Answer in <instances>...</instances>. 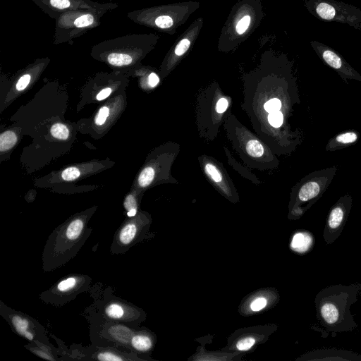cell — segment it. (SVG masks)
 <instances>
[{
    "mask_svg": "<svg viewBox=\"0 0 361 361\" xmlns=\"http://www.w3.org/2000/svg\"><path fill=\"white\" fill-rule=\"evenodd\" d=\"M337 166H332L314 171L305 176L295 192V202L291 215L300 218L323 195L332 182Z\"/></svg>",
    "mask_w": 361,
    "mask_h": 361,
    "instance_id": "9",
    "label": "cell"
},
{
    "mask_svg": "<svg viewBox=\"0 0 361 361\" xmlns=\"http://www.w3.org/2000/svg\"><path fill=\"white\" fill-rule=\"evenodd\" d=\"M206 173L216 183H220L222 180V175L219 170L212 164L207 163L205 165Z\"/></svg>",
    "mask_w": 361,
    "mask_h": 361,
    "instance_id": "30",
    "label": "cell"
},
{
    "mask_svg": "<svg viewBox=\"0 0 361 361\" xmlns=\"http://www.w3.org/2000/svg\"><path fill=\"white\" fill-rule=\"evenodd\" d=\"M281 102L280 99L277 98L271 99L267 101L264 105V108L266 111L270 113L275 111H279L281 108Z\"/></svg>",
    "mask_w": 361,
    "mask_h": 361,
    "instance_id": "33",
    "label": "cell"
},
{
    "mask_svg": "<svg viewBox=\"0 0 361 361\" xmlns=\"http://www.w3.org/2000/svg\"><path fill=\"white\" fill-rule=\"evenodd\" d=\"M159 82V76L154 72L148 75V83L151 87H155Z\"/></svg>",
    "mask_w": 361,
    "mask_h": 361,
    "instance_id": "38",
    "label": "cell"
},
{
    "mask_svg": "<svg viewBox=\"0 0 361 361\" xmlns=\"http://www.w3.org/2000/svg\"><path fill=\"white\" fill-rule=\"evenodd\" d=\"M358 286H359V288H360V295H361V283H357Z\"/></svg>",
    "mask_w": 361,
    "mask_h": 361,
    "instance_id": "40",
    "label": "cell"
},
{
    "mask_svg": "<svg viewBox=\"0 0 361 361\" xmlns=\"http://www.w3.org/2000/svg\"><path fill=\"white\" fill-rule=\"evenodd\" d=\"M353 204L350 194H345L338 198L331 207L326 219L323 238L326 245H330L342 233Z\"/></svg>",
    "mask_w": 361,
    "mask_h": 361,
    "instance_id": "16",
    "label": "cell"
},
{
    "mask_svg": "<svg viewBox=\"0 0 361 361\" xmlns=\"http://www.w3.org/2000/svg\"><path fill=\"white\" fill-rule=\"evenodd\" d=\"M44 13L56 19L63 13L78 9H106L109 11L118 7L113 2L99 3L92 0H32Z\"/></svg>",
    "mask_w": 361,
    "mask_h": 361,
    "instance_id": "17",
    "label": "cell"
},
{
    "mask_svg": "<svg viewBox=\"0 0 361 361\" xmlns=\"http://www.w3.org/2000/svg\"><path fill=\"white\" fill-rule=\"evenodd\" d=\"M264 16L261 0H239L231 8L221 28L219 51L228 52L237 49L259 27Z\"/></svg>",
    "mask_w": 361,
    "mask_h": 361,
    "instance_id": "4",
    "label": "cell"
},
{
    "mask_svg": "<svg viewBox=\"0 0 361 361\" xmlns=\"http://www.w3.org/2000/svg\"><path fill=\"white\" fill-rule=\"evenodd\" d=\"M203 23V18L199 17L177 38L166 56V67H172L190 51L200 35Z\"/></svg>",
    "mask_w": 361,
    "mask_h": 361,
    "instance_id": "18",
    "label": "cell"
},
{
    "mask_svg": "<svg viewBox=\"0 0 361 361\" xmlns=\"http://www.w3.org/2000/svg\"><path fill=\"white\" fill-rule=\"evenodd\" d=\"M17 142V136L13 131L4 132L0 136V150L1 152L11 149Z\"/></svg>",
    "mask_w": 361,
    "mask_h": 361,
    "instance_id": "24",
    "label": "cell"
},
{
    "mask_svg": "<svg viewBox=\"0 0 361 361\" xmlns=\"http://www.w3.org/2000/svg\"><path fill=\"white\" fill-rule=\"evenodd\" d=\"M360 288L357 283L348 286L337 284L324 288L316 295V317L319 331L328 336L352 331L357 327L350 307L357 300Z\"/></svg>",
    "mask_w": 361,
    "mask_h": 361,
    "instance_id": "2",
    "label": "cell"
},
{
    "mask_svg": "<svg viewBox=\"0 0 361 361\" xmlns=\"http://www.w3.org/2000/svg\"><path fill=\"white\" fill-rule=\"evenodd\" d=\"M200 6L198 1H181L129 11L127 17L136 24L172 35Z\"/></svg>",
    "mask_w": 361,
    "mask_h": 361,
    "instance_id": "5",
    "label": "cell"
},
{
    "mask_svg": "<svg viewBox=\"0 0 361 361\" xmlns=\"http://www.w3.org/2000/svg\"><path fill=\"white\" fill-rule=\"evenodd\" d=\"M93 213L88 209L75 214L52 231L42 254L44 272L63 267L77 255L92 233L88 222Z\"/></svg>",
    "mask_w": 361,
    "mask_h": 361,
    "instance_id": "1",
    "label": "cell"
},
{
    "mask_svg": "<svg viewBox=\"0 0 361 361\" xmlns=\"http://www.w3.org/2000/svg\"><path fill=\"white\" fill-rule=\"evenodd\" d=\"M360 59H361V57H360Z\"/></svg>",
    "mask_w": 361,
    "mask_h": 361,
    "instance_id": "41",
    "label": "cell"
},
{
    "mask_svg": "<svg viewBox=\"0 0 361 361\" xmlns=\"http://www.w3.org/2000/svg\"><path fill=\"white\" fill-rule=\"evenodd\" d=\"M123 206L128 217L134 216L137 214L138 204L135 195H128L124 200Z\"/></svg>",
    "mask_w": 361,
    "mask_h": 361,
    "instance_id": "26",
    "label": "cell"
},
{
    "mask_svg": "<svg viewBox=\"0 0 361 361\" xmlns=\"http://www.w3.org/2000/svg\"><path fill=\"white\" fill-rule=\"evenodd\" d=\"M84 317L90 324V338L92 344L132 352L130 340L137 329L123 323L105 320L89 306L84 310Z\"/></svg>",
    "mask_w": 361,
    "mask_h": 361,
    "instance_id": "7",
    "label": "cell"
},
{
    "mask_svg": "<svg viewBox=\"0 0 361 361\" xmlns=\"http://www.w3.org/2000/svg\"><path fill=\"white\" fill-rule=\"evenodd\" d=\"M32 75L30 73L23 74L17 81L16 88L18 91L23 90L30 83Z\"/></svg>",
    "mask_w": 361,
    "mask_h": 361,
    "instance_id": "35",
    "label": "cell"
},
{
    "mask_svg": "<svg viewBox=\"0 0 361 361\" xmlns=\"http://www.w3.org/2000/svg\"><path fill=\"white\" fill-rule=\"evenodd\" d=\"M310 46L320 60L334 70L344 82L348 83L351 80L361 82V75L334 49L316 40H312Z\"/></svg>",
    "mask_w": 361,
    "mask_h": 361,
    "instance_id": "15",
    "label": "cell"
},
{
    "mask_svg": "<svg viewBox=\"0 0 361 361\" xmlns=\"http://www.w3.org/2000/svg\"><path fill=\"white\" fill-rule=\"evenodd\" d=\"M307 11L319 20L347 24L361 31V9L338 0H301Z\"/></svg>",
    "mask_w": 361,
    "mask_h": 361,
    "instance_id": "10",
    "label": "cell"
},
{
    "mask_svg": "<svg viewBox=\"0 0 361 361\" xmlns=\"http://www.w3.org/2000/svg\"><path fill=\"white\" fill-rule=\"evenodd\" d=\"M50 132L54 137L59 140H66L69 136L68 128L61 123L54 124L51 128Z\"/></svg>",
    "mask_w": 361,
    "mask_h": 361,
    "instance_id": "28",
    "label": "cell"
},
{
    "mask_svg": "<svg viewBox=\"0 0 361 361\" xmlns=\"http://www.w3.org/2000/svg\"><path fill=\"white\" fill-rule=\"evenodd\" d=\"M267 305L266 298L259 297L255 299L250 304V309L254 312H258L264 309Z\"/></svg>",
    "mask_w": 361,
    "mask_h": 361,
    "instance_id": "36",
    "label": "cell"
},
{
    "mask_svg": "<svg viewBox=\"0 0 361 361\" xmlns=\"http://www.w3.org/2000/svg\"><path fill=\"white\" fill-rule=\"evenodd\" d=\"M148 226L147 218L140 214L126 219L114 233L110 252L112 255H122L138 243Z\"/></svg>",
    "mask_w": 361,
    "mask_h": 361,
    "instance_id": "14",
    "label": "cell"
},
{
    "mask_svg": "<svg viewBox=\"0 0 361 361\" xmlns=\"http://www.w3.org/2000/svg\"><path fill=\"white\" fill-rule=\"evenodd\" d=\"M155 175L154 168L152 166L145 167L138 176V184L141 188L148 186L153 180Z\"/></svg>",
    "mask_w": 361,
    "mask_h": 361,
    "instance_id": "25",
    "label": "cell"
},
{
    "mask_svg": "<svg viewBox=\"0 0 361 361\" xmlns=\"http://www.w3.org/2000/svg\"><path fill=\"white\" fill-rule=\"evenodd\" d=\"M246 151L253 157H260L264 154V147L258 140H251L246 145Z\"/></svg>",
    "mask_w": 361,
    "mask_h": 361,
    "instance_id": "27",
    "label": "cell"
},
{
    "mask_svg": "<svg viewBox=\"0 0 361 361\" xmlns=\"http://www.w3.org/2000/svg\"><path fill=\"white\" fill-rule=\"evenodd\" d=\"M268 121L271 126L279 128L283 123V114L280 110L270 112L268 115Z\"/></svg>",
    "mask_w": 361,
    "mask_h": 361,
    "instance_id": "29",
    "label": "cell"
},
{
    "mask_svg": "<svg viewBox=\"0 0 361 361\" xmlns=\"http://www.w3.org/2000/svg\"><path fill=\"white\" fill-rule=\"evenodd\" d=\"M255 343L252 337H246L239 340L236 343V348L240 351H246L250 349Z\"/></svg>",
    "mask_w": 361,
    "mask_h": 361,
    "instance_id": "32",
    "label": "cell"
},
{
    "mask_svg": "<svg viewBox=\"0 0 361 361\" xmlns=\"http://www.w3.org/2000/svg\"><path fill=\"white\" fill-rule=\"evenodd\" d=\"M92 278L82 274H70L59 279L50 288L39 295L44 303L62 307L92 288Z\"/></svg>",
    "mask_w": 361,
    "mask_h": 361,
    "instance_id": "11",
    "label": "cell"
},
{
    "mask_svg": "<svg viewBox=\"0 0 361 361\" xmlns=\"http://www.w3.org/2000/svg\"><path fill=\"white\" fill-rule=\"evenodd\" d=\"M106 9H78L59 15L55 20L53 44L58 45L68 42L72 44L74 39L101 24Z\"/></svg>",
    "mask_w": 361,
    "mask_h": 361,
    "instance_id": "8",
    "label": "cell"
},
{
    "mask_svg": "<svg viewBox=\"0 0 361 361\" xmlns=\"http://www.w3.org/2000/svg\"><path fill=\"white\" fill-rule=\"evenodd\" d=\"M93 303L89 307L105 320L123 323L140 329L145 319V312L133 303L116 296L111 286L103 287L101 282L94 284L90 290Z\"/></svg>",
    "mask_w": 361,
    "mask_h": 361,
    "instance_id": "6",
    "label": "cell"
},
{
    "mask_svg": "<svg viewBox=\"0 0 361 361\" xmlns=\"http://www.w3.org/2000/svg\"><path fill=\"white\" fill-rule=\"evenodd\" d=\"M159 39L155 33L128 34L93 45L90 55L111 67L130 68L152 51Z\"/></svg>",
    "mask_w": 361,
    "mask_h": 361,
    "instance_id": "3",
    "label": "cell"
},
{
    "mask_svg": "<svg viewBox=\"0 0 361 361\" xmlns=\"http://www.w3.org/2000/svg\"><path fill=\"white\" fill-rule=\"evenodd\" d=\"M153 344V338L147 331L137 329L130 340L131 351L139 355L147 353L152 350Z\"/></svg>",
    "mask_w": 361,
    "mask_h": 361,
    "instance_id": "22",
    "label": "cell"
},
{
    "mask_svg": "<svg viewBox=\"0 0 361 361\" xmlns=\"http://www.w3.org/2000/svg\"><path fill=\"white\" fill-rule=\"evenodd\" d=\"M0 315L18 336L29 342L38 341L51 344L47 331L37 320L19 310H14L0 301Z\"/></svg>",
    "mask_w": 361,
    "mask_h": 361,
    "instance_id": "12",
    "label": "cell"
},
{
    "mask_svg": "<svg viewBox=\"0 0 361 361\" xmlns=\"http://www.w3.org/2000/svg\"><path fill=\"white\" fill-rule=\"evenodd\" d=\"M109 108L106 106H102L99 109V111H98V113L97 114V116L95 117V119H94L95 124L97 126L103 125L105 123V121L109 116Z\"/></svg>",
    "mask_w": 361,
    "mask_h": 361,
    "instance_id": "34",
    "label": "cell"
},
{
    "mask_svg": "<svg viewBox=\"0 0 361 361\" xmlns=\"http://www.w3.org/2000/svg\"><path fill=\"white\" fill-rule=\"evenodd\" d=\"M313 244L314 238L311 233L307 231H299L293 235L290 247L295 252L305 253L310 250Z\"/></svg>",
    "mask_w": 361,
    "mask_h": 361,
    "instance_id": "23",
    "label": "cell"
},
{
    "mask_svg": "<svg viewBox=\"0 0 361 361\" xmlns=\"http://www.w3.org/2000/svg\"><path fill=\"white\" fill-rule=\"evenodd\" d=\"M111 91L110 87L104 88L97 94L96 99L99 101L103 100L111 93Z\"/></svg>",
    "mask_w": 361,
    "mask_h": 361,
    "instance_id": "39",
    "label": "cell"
},
{
    "mask_svg": "<svg viewBox=\"0 0 361 361\" xmlns=\"http://www.w3.org/2000/svg\"><path fill=\"white\" fill-rule=\"evenodd\" d=\"M24 347L36 356L50 360L61 361L62 352L61 348H56L51 343L47 344L38 341L29 342Z\"/></svg>",
    "mask_w": 361,
    "mask_h": 361,
    "instance_id": "21",
    "label": "cell"
},
{
    "mask_svg": "<svg viewBox=\"0 0 361 361\" xmlns=\"http://www.w3.org/2000/svg\"><path fill=\"white\" fill-rule=\"evenodd\" d=\"M360 137L359 131L350 129L338 133L327 142L325 150L334 152L355 145Z\"/></svg>",
    "mask_w": 361,
    "mask_h": 361,
    "instance_id": "20",
    "label": "cell"
},
{
    "mask_svg": "<svg viewBox=\"0 0 361 361\" xmlns=\"http://www.w3.org/2000/svg\"><path fill=\"white\" fill-rule=\"evenodd\" d=\"M80 176V171L76 167H68L65 169L61 174L63 180L71 181L78 178Z\"/></svg>",
    "mask_w": 361,
    "mask_h": 361,
    "instance_id": "31",
    "label": "cell"
},
{
    "mask_svg": "<svg viewBox=\"0 0 361 361\" xmlns=\"http://www.w3.org/2000/svg\"><path fill=\"white\" fill-rule=\"evenodd\" d=\"M228 102L226 99L221 98L216 103V111L217 113H224L228 108Z\"/></svg>",
    "mask_w": 361,
    "mask_h": 361,
    "instance_id": "37",
    "label": "cell"
},
{
    "mask_svg": "<svg viewBox=\"0 0 361 361\" xmlns=\"http://www.w3.org/2000/svg\"><path fill=\"white\" fill-rule=\"evenodd\" d=\"M301 359L312 361H361V355L343 349L322 348L310 351Z\"/></svg>",
    "mask_w": 361,
    "mask_h": 361,
    "instance_id": "19",
    "label": "cell"
},
{
    "mask_svg": "<svg viewBox=\"0 0 361 361\" xmlns=\"http://www.w3.org/2000/svg\"><path fill=\"white\" fill-rule=\"evenodd\" d=\"M144 358L139 354L126 352L114 347H100L90 344L83 347L73 344L66 350L64 360L136 361Z\"/></svg>",
    "mask_w": 361,
    "mask_h": 361,
    "instance_id": "13",
    "label": "cell"
}]
</instances>
